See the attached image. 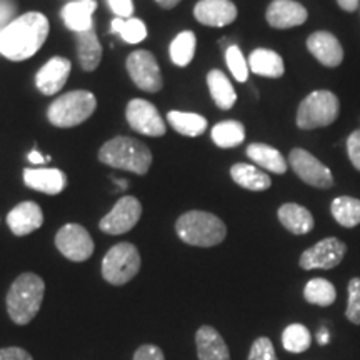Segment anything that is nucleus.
<instances>
[{"label":"nucleus","instance_id":"23","mask_svg":"<svg viewBox=\"0 0 360 360\" xmlns=\"http://www.w3.org/2000/svg\"><path fill=\"white\" fill-rule=\"evenodd\" d=\"M247 157L260 169L269 170V172L282 175L289 170V160L281 154V150L267 146V143H250L247 147Z\"/></svg>","mask_w":360,"mask_h":360},{"label":"nucleus","instance_id":"40","mask_svg":"<svg viewBox=\"0 0 360 360\" xmlns=\"http://www.w3.org/2000/svg\"><path fill=\"white\" fill-rule=\"evenodd\" d=\"M110 11L115 13L119 19H130L134 13L132 0H107Z\"/></svg>","mask_w":360,"mask_h":360},{"label":"nucleus","instance_id":"38","mask_svg":"<svg viewBox=\"0 0 360 360\" xmlns=\"http://www.w3.org/2000/svg\"><path fill=\"white\" fill-rule=\"evenodd\" d=\"M347 155L352 167L360 172V129L354 130L347 137Z\"/></svg>","mask_w":360,"mask_h":360},{"label":"nucleus","instance_id":"37","mask_svg":"<svg viewBox=\"0 0 360 360\" xmlns=\"http://www.w3.org/2000/svg\"><path fill=\"white\" fill-rule=\"evenodd\" d=\"M247 360H278L272 340L269 337H259V339H255Z\"/></svg>","mask_w":360,"mask_h":360},{"label":"nucleus","instance_id":"46","mask_svg":"<svg viewBox=\"0 0 360 360\" xmlns=\"http://www.w3.org/2000/svg\"><path fill=\"white\" fill-rule=\"evenodd\" d=\"M317 340H319V344H321V345H327V344H328V340H330V337H328V332L326 330V328H322V330L319 332V334H317Z\"/></svg>","mask_w":360,"mask_h":360},{"label":"nucleus","instance_id":"39","mask_svg":"<svg viewBox=\"0 0 360 360\" xmlns=\"http://www.w3.org/2000/svg\"><path fill=\"white\" fill-rule=\"evenodd\" d=\"M134 360H165L164 352L157 345H141L134 354Z\"/></svg>","mask_w":360,"mask_h":360},{"label":"nucleus","instance_id":"10","mask_svg":"<svg viewBox=\"0 0 360 360\" xmlns=\"http://www.w3.org/2000/svg\"><path fill=\"white\" fill-rule=\"evenodd\" d=\"M127 72L132 82L146 92H159L164 85L160 67L154 53L148 51H135L127 57Z\"/></svg>","mask_w":360,"mask_h":360},{"label":"nucleus","instance_id":"32","mask_svg":"<svg viewBox=\"0 0 360 360\" xmlns=\"http://www.w3.org/2000/svg\"><path fill=\"white\" fill-rule=\"evenodd\" d=\"M195 34L191 32V30L180 32L177 37L172 40V44H170L169 47L170 58H172V62L177 67H187L192 62L193 56H195Z\"/></svg>","mask_w":360,"mask_h":360},{"label":"nucleus","instance_id":"8","mask_svg":"<svg viewBox=\"0 0 360 360\" xmlns=\"http://www.w3.org/2000/svg\"><path fill=\"white\" fill-rule=\"evenodd\" d=\"M289 165L297 177L310 187L322 188V191L334 187L335 180L332 170L305 148H292L289 154Z\"/></svg>","mask_w":360,"mask_h":360},{"label":"nucleus","instance_id":"44","mask_svg":"<svg viewBox=\"0 0 360 360\" xmlns=\"http://www.w3.org/2000/svg\"><path fill=\"white\" fill-rule=\"evenodd\" d=\"M29 162H30V164H35V165L44 164L45 157H42V154H40V152L32 150V152H30V154H29Z\"/></svg>","mask_w":360,"mask_h":360},{"label":"nucleus","instance_id":"29","mask_svg":"<svg viewBox=\"0 0 360 360\" xmlns=\"http://www.w3.org/2000/svg\"><path fill=\"white\" fill-rule=\"evenodd\" d=\"M210 137L220 148H233L245 141V127L238 120H224L214 125Z\"/></svg>","mask_w":360,"mask_h":360},{"label":"nucleus","instance_id":"33","mask_svg":"<svg viewBox=\"0 0 360 360\" xmlns=\"http://www.w3.org/2000/svg\"><path fill=\"white\" fill-rule=\"evenodd\" d=\"M310 344H312V335H310L309 328L302 323H290L283 330L282 345L287 352L302 354L310 349Z\"/></svg>","mask_w":360,"mask_h":360},{"label":"nucleus","instance_id":"17","mask_svg":"<svg viewBox=\"0 0 360 360\" xmlns=\"http://www.w3.org/2000/svg\"><path fill=\"white\" fill-rule=\"evenodd\" d=\"M72 70V62L65 57H53L35 75V85L44 96H53L64 87Z\"/></svg>","mask_w":360,"mask_h":360},{"label":"nucleus","instance_id":"36","mask_svg":"<svg viewBox=\"0 0 360 360\" xmlns=\"http://www.w3.org/2000/svg\"><path fill=\"white\" fill-rule=\"evenodd\" d=\"M349 299L345 309V319L354 326H360V277H354L347 285Z\"/></svg>","mask_w":360,"mask_h":360},{"label":"nucleus","instance_id":"34","mask_svg":"<svg viewBox=\"0 0 360 360\" xmlns=\"http://www.w3.org/2000/svg\"><path fill=\"white\" fill-rule=\"evenodd\" d=\"M112 32L119 34L127 44H141L147 37L146 24L141 19H117L112 20Z\"/></svg>","mask_w":360,"mask_h":360},{"label":"nucleus","instance_id":"12","mask_svg":"<svg viewBox=\"0 0 360 360\" xmlns=\"http://www.w3.org/2000/svg\"><path fill=\"white\" fill-rule=\"evenodd\" d=\"M127 122L135 132L148 135V137H162L167 132V125L162 119L159 110L152 102L143 101V98H134L129 102L127 110H125Z\"/></svg>","mask_w":360,"mask_h":360},{"label":"nucleus","instance_id":"6","mask_svg":"<svg viewBox=\"0 0 360 360\" xmlns=\"http://www.w3.org/2000/svg\"><path fill=\"white\" fill-rule=\"evenodd\" d=\"M97 109V98L89 90L67 92L51 103L49 122L58 129H70L85 122Z\"/></svg>","mask_w":360,"mask_h":360},{"label":"nucleus","instance_id":"7","mask_svg":"<svg viewBox=\"0 0 360 360\" xmlns=\"http://www.w3.org/2000/svg\"><path fill=\"white\" fill-rule=\"evenodd\" d=\"M141 265L142 260L137 247L129 242H120L103 257L102 277L112 285H124L137 276Z\"/></svg>","mask_w":360,"mask_h":360},{"label":"nucleus","instance_id":"19","mask_svg":"<svg viewBox=\"0 0 360 360\" xmlns=\"http://www.w3.org/2000/svg\"><path fill=\"white\" fill-rule=\"evenodd\" d=\"M24 182L34 191L47 193V195H57L65 188L67 177L58 169H25Z\"/></svg>","mask_w":360,"mask_h":360},{"label":"nucleus","instance_id":"15","mask_svg":"<svg viewBox=\"0 0 360 360\" xmlns=\"http://www.w3.org/2000/svg\"><path fill=\"white\" fill-rule=\"evenodd\" d=\"M265 19L274 29L285 30L305 24L309 19V12L302 4L295 0H274L267 7Z\"/></svg>","mask_w":360,"mask_h":360},{"label":"nucleus","instance_id":"45","mask_svg":"<svg viewBox=\"0 0 360 360\" xmlns=\"http://www.w3.org/2000/svg\"><path fill=\"white\" fill-rule=\"evenodd\" d=\"M155 2L159 4L162 8H165V11H170V8H174V7L179 6L180 0H155Z\"/></svg>","mask_w":360,"mask_h":360},{"label":"nucleus","instance_id":"24","mask_svg":"<svg viewBox=\"0 0 360 360\" xmlns=\"http://www.w3.org/2000/svg\"><path fill=\"white\" fill-rule=\"evenodd\" d=\"M247 64H249V69L255 75H262V77L278 79L285 74L283 58L276 51H270V49L260 47L252 51Z\"/></svg>","mask_w":360,"mask_h":360},{"label":"nucleus","instance_id":"11","mask_svg":"<svg viewBox=\"0 0 360 360\" xmlns=\"http://www.w3.org/2000/svg\"><path fill=\"white\" fill-rule=\"evenodd\" d=\"M56 247L72 262H84L94 254V240L79 224H65L56 236Z\"/></svg>","mask_w":360,"mask_h":360},{"label":"nucleus","instance_id":"9","mask_svg":"<svg viewBox=\"0 0 360 360\" xmlns=\"http://www.w3.org/2000/svg\"><path fill=\"white\" fill-rule=\"evenodd\" d=\"M345 254H347L345 242L337 237H326L302 252L299 265L304 270H332L340 265Z\"/></svg>","mask_w":360,"mask_h":360},{"label":"nucleus","instance_id":"21","mask_svg":"<svg viewBox=\"0 0 360 360\" xmlns=\"http://www.w3.org/2000/svg\"><path fill=\"white\" fill-rule=\"evenodd\" d=\"M199 360H231L227 344L222 335L210 326H202L195 334Z\"/></svg>","mask_w":360,"mask_h":360},{"label":"nucleus","instance_id":"41","mask_svg":"<svg viewBox=\"0 0 360 360\" xmlns=\"http://www.w3.org/2000/svg\"><path fill=\"white\" fill-rule=\"evenodd\" d=\"M0 360H34L27 350L20 347L0 349Z\"/></svg>","mask_w":360,"mask_h":360},{"label":"nucleus","instance_id":"42","mask_svg":"<svg viewBox=\"0 0 360 360\" xmlns=\"http://www.w3.org/2000/svg\"><path fill=\"white\" fill-rule=\"evenodd\" d=\"M13 13V4L11 0H0V30L6 27Z\"/></svg>","mask_w":360,"mask_h":360},{"label":"nucleus","instance_id":"2","mask_svg":"<svg viewBox=\"0 0 360 360\" xmlns=\"http://www.w3.org/2000/svg\"><path fill=\"white\" fill-rule=\"evenodd\" d=\"M45 294V283L37 274H20L7 292V312L17 326H27L39 314Z\"/></svg>","mask_w":360,"mask_h":360},{"label":"nucleus","instance_id":"20","mask_svg":"<svg viewBox=\"0 0 360 360\" xmlns=\"http://www.w3.org/2000/svg\"><path fill=\"white\" fill-rule=\"evenodd\" d=\"M97 8L96 0H74L62 8V19L72 32H87L94 29L92 15Z\"/></svg>","mask_w":360,"mask_h":360},{"label":"nucleus","instance_id":"30","mask_svg":"<svg viewBox=\"0 0 360 360\" xmlns=\"http://www.w3.org/2000/svg\"><path fill=\"white\" fill-rule=\"evenodd\" d=\"M167 120L175 132L186 135V137H199L209 125L204 115L192 114V112L172 110L167 114Z\"/></svg>","mask_w":360,"mask_h":360},{"label":"nucleus","instance_id":"5","mask_svg":"<svg viewBox=\"0 0 360 360\" xmlns=\"http://www.w3.org/2000/svg\"><path fill=\"white\" fill-rule=\"evenodd\" d=\"M339 114L340 101L334 92L326 89L314 90L299 103L295 124L302 130L323 129L334 124Z\"/></svg>","mask_w":360,"mask_h":360},{"label":"nucleus","instance_id":"22","mask_svg":"<svg viewBox=\"0 0 360 360\" xmlns=\"http://www.w3.org/2000/svg\"><path fill=\"white\" fill-rule=\"evenodd\" d=\"M278 222L294 236H305V233L314 231V215L310 214L307 207L299 204H283L277 210Z\"/></svg>","mask_w":360,"mask_h":360},{"label":"nucleus","instance_id":"4","mask_svg":"<svg viewBox=\"0 0 360 360\" xmlns=\"http://www.w3.org/2000/svg\"><path fill=\"white\" fill-rule=\"evenodd\" d=\"M175 231L186 244L195 247L219 245L227 236L222 219L204 210H191L180 215L175 222Z\"/></svg>","mask_w":360,"mask_h":360},{"label":"nucleus","instance_id":"43","mask_svg":"<svg viewBox=\"0 0 360 360\" xmlns=\"http://www.w3.org/2000/svg\"><path fill=\"white\" fill-rule=\"evenodd\" d=\"M360 0H337L339 7L345 12H355L359 8Z\"/></svg>","mask_w":360,"mask_h":360},{"label":"nucleus","instance_id":"14","mask_svg":"<svg viewBox=\"0 0 360 360\" xmlns=\"http://www.w3.org/2000/svg\"><path fill=\"white\" fill-rule=\"evenodd\" d=\"M307 49L319 64L328 67V69H335L344 62V47H342L340 40L327 30L310 34L307 39Z\"/></svg>","mask_w":360,"mask_h":360},{"label":"nucleus","instance_id":"27","mask_svg":"<svg viewBox=\"0 0 360 360\" xmlns=\"http://www.w3.org/2000/svg\"><path fill=\"white\" fill-rule=\"evenodd\" d=\"M77 56L80 67L85 72H94L102 60V45L98 42L96 30L77 34Z\"/></svg>","mask_w":360,"mask_h":360},{"label":"nucleus","instance_id":"26","mask_svg":"<svg viewBox=\"0 0 360 360\" xmlns=\"http://www.w3.org/2000/svg\"><path fill=\"white\" fill-rule=\"evenodd\" d=\"M231 177L238 187L247 188L252 192H264L272 186V180L264 170L250 164H233L231 167Z\"/></svg>","mask_w":360,"mask_h":360},{"label":"nucleus","instance_id":"1","mask_svg":"<svg viewBox=\"0 0 360 360\" xmlns=\"http://www.w3.org/2000/svg\"><path fill=\"white\" fill-rule=\"evenodd\" d=\"M47 17L40 12H27L0 30V53L8 60L22 62L35 56L49 37Z\"/></svg>","mask_w":360,"mask_h":360},{"label":"nucleus","instance_id":"31","mask_svg":"<svg viewBox=\"0 0 360 360\" xmlns=\"http://www.w3.org/2000/svg\"><path fill=\"white\" fill-rule=\"evenodd\" d=\"M304 299L310 305H319V307H328L337 300V289L327 278L315 277L305 283Z\"/></svg>","mask_w":360,"mask_h":360},{"label":"nucleus","instance_id":"35","mask_svg":"<svg viewBox=\"0 0 360 360\" xmlns=\"http://www.w3.org/2000/svg\"><path fill=\"white\" fill-rule=\"evenodd\" d=\"M225 62H227L229 70L236 77L237 82H247L249 79V64H247L244 53L237 45H229L225 51Z\"/></svg>","mask_w":360,"mask_h":360},{"label":"nucleus","instance_id":"16","mask_svg":"<svg viewBox=\"0 0 360 360\" xmlns=\"http://www.w3.org/2000/svg\"><path fill=\"white\" fill-rule=\"evenodd\" d=\"M237 13L232 0H200L193 7V17L207 27L231 25L237 19Z\"/></svg>","mask_w":360,"mask_h":360},{"label":"nucleus","instance_id":"25","mask_svg":"<svg viewBox=\"0 0 360 360\" xmlns=\"http://www.w3.org/2000/svg\"><path fill=\"white\" fill-rule=\"evenodd\" d=\"M207 85H209L210 97L214 98L215 105L222 110H231L237 102L236 89L227 75L222 70L214 69L207 74Z\"/></svg>","mask_w":360,"mask_h":360},{"label":"nucleus","instance_id":"18","mask_svg":"<svg viewBox=\"0 0 360 360\" xmlns=\"http://www.w3.org/2000/svg\"><path fill=\"white\" fill-rule=\"evenodd\" d=\"M44 224V212L39 204L35 202H22L15 205L11 212L7 214V225L11 229L13 236L24 237L29 236L42 227Z\"/></svg>","mask_w":360,"mask_h":360},{"label":"nucleus","instance_id":"13","mask_svg":"<svg viewBox=\"0 0 360 360\" xmlns=\"http://www.w3.org/2000/svg\"><path fill=\"white\" fill-rule=\"evenodd\" d=\"M141 217V202L132 195H125L112 207L110 212L101 220L98 227H101L102 232L109 233V236H120V233L132 231Z\"/></svg>","mask_w":360,"mask_h":360},{"label":"nucleus","instance_id":"28","mask_svg":"<svg viewBox=\"0 0 360 360\" xmlns=\"http://www.w3.org/2000/svg\"><path fill=\"white\" fill-rule=\"evenodd\" d=\"M330 214L342 227L354 229L360 225V199L350 195L335 197L330 204Z\"/></svg>","mask_w":360,"mask_h":360},{"label":"nucleus","instance_id":"3","mask_svg":"<svg viewBox=\"0 0 360 360\" xmlns=\"http://www.w3.org/2000/svg\"><path fill=\"white\" fill-rule=\"evenodd\" d=\"M98 160L109 167L146 175L152 165V152L146 143L130 137H115L98 150Z\"/></svg>","mask_w":360,"mask_h":360}]
</instances>
